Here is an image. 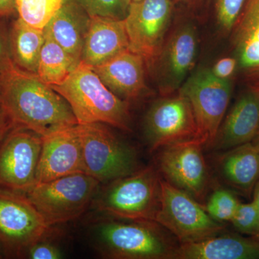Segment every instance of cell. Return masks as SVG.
Masks as SVG:
<instances>
[{
	"mask_svg": "<svg viewBox=\"0 0 259 259\" xmlns=\"http://www.w3.org/2000/svg\"><path fill=\"white\" fill-rule=\"evenodd\" d=\"M198 48V31L193 22H180L170 29L150 69L163 96L178 92L190 76L197 61Z\"/></svg>",
	"mask_w": 259,
	"mask_h": 259,
	"instance_id": "obj_11",
	"label": "cell"
},
{
	"mask_svg": "<svg viewBox=\"0 0 259 259\" xmlns=\"http://www.w3.org/2000/svg\"><path fill=\"white\" fill-rule=\"evenodd\" d=\"M259 130V86L253 85L240 95L209 147L227 151L252 142Z\"/></svg>",
	"mask_w": 259,
	"mask_h": 259,
	"instance_id": "obj_16",
	"label": "cell"
},
{
	"mask_svg": "<svg viewBox=\"0 0 259 259\" xmlns=\"http://www.w3.org/2000/svg\"><path fill=\"white\" fill-rule=\"evenodd\" d=\"M232 31L238 68L259 86V0H247Z\"/></svg>",
	"mask_w": 259,
	"mask_h": 259,
	"instance_id": "obj_19",
	"label": "cell"
},
{
	"mask_svg": "<svg viewBox=\"0 0 259 259\" xmlns=\"http://www.w3.org/2000/svg\"><path fill=\"white\" fill-rule=\"evenodd\" d=\"M101 184L85 173L36 182L26 194L48 226L77 219L92 206Z\"/></svg>",
	"mask_w": 259,
	"mask_h": 259,
	"instance_id": "obj_5",
	"label": "cell"
},
{
	"mask_svg": "<svg viewBox=\"0 0 259 259\" xmlns=\"http://www.w3.org/2000/svg\"><path fill=\"white\" fill-rule=\"evenodd\" d=\"M84 173L101 185L131 175L140 168L136 150L106 124H77Z\"/></svg>",
	"mask_w": 259,
	"mask_h": 259,
	"instance_id": "obj_6",
	"label": "cell"
},
{
	"mask_svg": "<svg viewBox=\"0 0 259 259\" xmlns=\"http://www.w3.org/2000/svg\"><path fill=\"white\" fill-rule=\"evenodd\" d=\"M199 0H174L175 3H180V4L187 5V6H192L197 4Z\"/></svg>",
	"mask_w": 259,
	"mask_h": 259,
	"instance_id": "obj_36",
	"label": "cell"
},
{
	"mask_svg": "<svg viewBox=\"0 0 259 259\" xmlns=\"http://www.w3.org/2000/svg\"><path fill=\"white\" fill-rule=\"evenodd\" d=\"M2 258V255H1V253H0V258Z\"/></svg>",
	"mask_w": 259,
	"mask_h": 259,
	"instance_id": "obj_40",
	"label": "cell"
},
{
	"mask_svg": "<svg viewBox=\"0 0 259 259\" xmlns=\"http://www.w3.org/2000/svg\"><path fill=\"white\" fill-rule=\"evenodd\" d=\"M159 172L153 166L102 185L94 208L115 219L155 221L161 199Z\"/></svg>",
	"mask_w": 259,
	"mask_h": 259,
	"instance_id": "obj_4",
	"label": "cell"
},
{
	"mask_svg": "<svg viewBox=\"0 0 259 259\" xmlns=\"http://www.w3.org/2000/svg\"><path fill=\"white\" fill-rule=\"evenodd\" d=\"M218 170L226 183L250 192L259 180V147L253 143L227 150L218 161Z\"/></svg>",
	"mask_w": 259,
	"mask_h": 259,
	"instance_id": "obj_22",
	"label": "cell"
},
{
	"mask_svg": "<svg viewBox=\"0 0 259 259\" xmlns=\"http://www.w3.org/2000/svg\"><path fill=\"white\" fill-rule=\"evenodd\" d=\"M27 256L31 259H60L63 258V253L57 245L46 241L44 238L32 245Z\"/></svg>",
	"mask_w": 259,
	"mask_h": 259,
	"instance_id": "obj_31",
	"label": "cell"
},
{
	"mask_svg": "<svg viewBox=\"0 0 259 259\" xmlns=\"http://www.w3.org/2000/svg\"><path fill=\"white\" fill-rule=\"evenodd\" d=\"M247 0H217L215 3L216 21L224 32L233 30Z\"/></svg>",
	"mask_w": 259,
	"mask_h": 259,
	"instance_id": "obj_29",
	"label": "cell"
},
{
	"mask_svg": "<svg viewBox=\"0 0 259 259\" xmlns=\"http://www.w3.org/2000/svg\"><path fill=\"white\" fill-rule=\"evenodd\" d=\"M144 135L151 151L199 140L197 120L187 97L177 92V95H166L153 102L145 115Z\"/></svg>",
	"mask_w": 259,
	"mask_h": 259,
	"instance_id": "obj_10",
	"label": "cell"
},
{
	"mask_svg": "<svg viewBox=\"0 0 259 259\" xmlns=\"http://www.w3.org/2000/svg\"><path fill=\"white\" fill-rule=\"evenodd\" d=\"M51 88L69 103L78 124L100 122L131 131L129 102L112 93L93 67L82 61L64 82Z\"/></svg>",
	"mask_w": 259,
	"mask_h": 259,
	"instance_id": "obj_2",
	"label": "cell"
},
{
	"mask_svg": "<svg viewBox=\"0 0 259 259\" xmlns=\"http://www.w3.org/2000/svg\"><path fill=\"white\" fill-rule=\"evenodd\" d=\"M16 13V0H0V18H9Z\"/></svg>",
	"mask_w": 259,
	"mask_h": 259,
	"instance_id": "obj_34",
	"label": "cell"
},
{
	"mask_svg": "<svg viewBox=\"0 0 259 259\" xmlns=\"http://www.w3.org/2000/svg\"><path fill=\"white\" fill-rule=\"evenodd\" d=\"M155 221L107 220L93 228L94 245L112 259H174L179 245Z\"/></svg>",
	"mask_w": 259,
	"mask_h": 259,
	"instance_id": "obj_3",
	"label": "cell"
},
{
	"mask_svg": "<svg viewBox=\"0 0 259 259\" xmlns=\"http://www.w3.org/2000/svg\"><path fill=\"white\" fill-rule=\"evenodd\" d=\"M199 140L169 145L158 156V172L163 180L190 194L203 199L209 182V172Z\"/></svg>",
	"mask_w": 259,
	"mask_h": 259,
	"instance_id": "obj_14",
	"label": "cell"
},
{
	"mask_svg": "<svg viewBox=\"0 0 259 259\" xmlns=\"http://www.w3.org/2000/svg\"><path fill=\"white\" fill-rule=\"evenodd\" d=\"M0 18V74L14 66L12 60L10 47V27Z\"/></svg>",
	"mask_w": 259,
	"mask_h": 259,
	"instance_id": "obj_30",
	"label": "cell"
},
{
	"mask_svg": "<svg viewBox=\"0 0 259 259\" xmlns=\"http://www.w3.org/2000/svg\"><path fill=\"white\" fill-rule=\"evenodd\" d=\"M64 0H16L18 18L35 28L44 29Z\"/></svg>",
	"mask_w": 259,
	"mask_h": 259,
	"instance_id": "obj_25",
	"label": "cell"
},
{
	"mask_svg": "<svg viewBox=\"0 0 259 259\" xmlns=\"http://www.w3.org/2000/svg\"><path fill=\"white\" fill-rule=\"evenodd\" d=\"M131 1H132V2H138V1H140V0H131Z\"/></svg>",
	"mask_w": 259,
	"mask_h": 259,
	"instance_id": "obj_39",
	"label": "cell"
},
{
	"mask_svg": "<svg viewBox=\"0 0 259 259\" xmlns=\"http://www.w3.org/2000/svg\"><path fill=\"white\" fill-rule=\"evenodd\" d=\"M74 2L81 6L90 17L125 20L128 13L131 0H64Z\"/></svg>",
	"mask_w": 259,
	"mask_h": 259,
	"instance_id": "obj_26",
	"label": "cell"
},
{
	"mask_svg": "<svg viewBox=\"0 0 259 259\" xmlns=\"http://www.w3.org/2000/svg\"><path fill=\"white\" fill-rule=\"evenodd\" d=\"M45 36L37 74L49 86H56L64 82L81 61L65 51L49 35L45 33Z\"/></svg>",
	"mask_w": 259,
	"mask_h": 259,
	"instance_id": "obj_24",
	"label": "cell"
},
{
	"mask_svg": "<svg viewBox=\"0 0 259 259\" xmlns=\"http://www.w3.org/2000/svg\"><path fill=\"white\" fill-rule=\"evenodd\" d=\"M174 0L131 2L124 20L129 49L144 58L148 69L156 60L171 29Z\"/></svg>",
	"mask_w": 259,
	"mask_h": 259,
	"instance_id": "obj_12",
	"label": "cell"
},
{
	"mask_svg": "<svg viewBox=\"0 0 259 259\" xmlns=\"http://www.w3.org/2000/svg\"><path fill=\"white\" fill-rule=\"evenodd\" d=\"M42 139L37 182H49L74 174L84 173L77 125L42 136Z\"/></svg>",
	"mask_w": 259,
	"mask_h": 259,
	"instance_id": "obj_15",
	"label": "cell"
},
{
	"mask_svg": "<svg viewBox=\"0 0 259 259\" xmlns=\"http://www.w3.org/2000/svg\"><path fill=\"white\" fill-rule=\"evenodd\" d=\"M15 125L3 107L0 105V146Z\"/></svg>",
	"mask_w": 259,
	"mask_h": 259,
	"instance_id": "obj_33",
	"label": "cell"
},
{
	"mask_svg": "<svg viewBox=\"0 0 259 259\" xmlns=\"http://www.w3.org/2000/svg\"><path fill=\"white\" fill-rule=\"evenodd\" d=\"M127 49L124 20L91 17L81 61L95 67Z\"/></svg>",
	"mask_w": 259,
	"mask_h": 259,
	"instance_id": "obj_18",
	"label": "cell"
},
{
	"mask_svg": "<svg viewBox=\"0 0 259 259\" xmlns=\"http://www.w3.org/2000/svg\"><path fill=\"white\" fill-rule=\"evenodd\" d=\"M231 79H221L209 68H200L191 74L179 93L190 101L199 130V140L210 146L215 139L230 100Z\"/></svg>",
	"mask_w": 259,
	"mask_h": 259,
	"instance_id": "obj_9",
	"label": "cell"
},
{
	"mask_svg": "<svg viewBox=\"0 0 259 259\" xmlns=\"http://www.w3.org/2000/svg\"><path fill=\"white\" fill-rule=\"evenodd\" d=\"M44 29L34 28L18 18L10 26V47L12 60L23 71L36 74L42 46Z\"/></svg>",
	"mask_w": 259,
	"mask_h": 259,
	"instance_id": "obj_23",
	"label": "cell"
},
{
	"mask_svg": "<svg viewBox=\"0 0 259 259\" xmlns=\"http://www.w3.org/2000/svg\"><path fill=\"white\" fill-rule=\"evenodd\" d=\"M238 68V61L235 57H224L220 59L213 65L211 69L212 74L221 79H231Z\"/></svg>",
	"mask_w": 259,
	"mask_h": 259,
	"instance_id": "obj_32",
	"label": "cell"
},
{
	"mask_svg": "<svg viewBox=\"0 0 259 259\" xmlns=\"http://www.w3.org/2000/svg\"><path fill=\"white\" fill-rule=\"evenodd\" d=\"M252 143H253L256 146H258L259 147V130L258 131V134H257L256 136H255V139L253 140Z\"/></svg>",
	"mask_w": 259,
	"mask_h": 259,
	"instance_id": "obj_37",
	"label": "cell"
},
{
	"mask_svg": "<svg viewBox=\"0 0 259 259\" xmlns=\"http://www.w3.org/2000/svg\"><path fill=\"white\" fill-rule=\"evenodd\" d=\"M40 135L15 127L0 146V190L25 194L37 182L41 153Z\"/></svg>",
	"mask_w": 259,
	"mask_h": 259,
	"instance_id": "obj_13",
	"label": "cell"
},
{
	"mask_svg": "<svg viewBox=\"0 0 259 259\" xmlns=\"http://www.w3.org/2000/svg\"><path fill=\"white\" fill-rule=\"evenodd\" d=\"M91 17L79 5L66 1L51 19L44 32L65 51L81 61Z\"/></svg>",
	"mask_w": 259,
	"mask_h": 259,
	"instance_id": "obj_21",
	"label": "cell"
},
{
	"mask_svg": "<svg viewBox=\"0 0 259 259\" xmlns=\"http://www.w3.org/2000/svg\"><path fill=\"white\" fill-rule=\"evenodd\" d=\"M146 65L142 56L127 49L93 69L112 93L130 102L148 92Z\"/></svg>",
	"mask_w": 259,
	"mask_h": 259,
	"instance_id": "obj_17",
	"label": "cell"
},
{
	"mask_svg": "<svg viewBox=\"0 0 259 259\" xmlns=\"http://www.w3.org/2000/svg\"><path fill=\"white\" fill-rule=\"evenodd\" d=\"M231 222L240 233L256 236L259 233V213L254 200L248 203L240 202Z\"/></svg>",
	"mask_w": 259,
	"mask_h": 259,
	"instance_id": "obj_28",
	"label": "cell"
},
{
	"mask_svg": "<svg viewBox=\"0 0 259 259\" xmlns=\"http://www.w3.org/2000/svg\"><path fill=\"white\" fill-rule=\"evenodd\" d=\"M239 203L231 191L220 189L211 194L204 209L211 218L223 223L231 221Z\"/></svg>",
	"mask_w": 259,
	"mask_h": 259,
	"instance_id": "obj_27",
	"label": "cell"
},
{
	"mask_svg": "<svg viewBox=\"0 0 259 259\" xmlns=\"http://www.w3.org/2000/svg\"><path fill=\"white\" fill-rule=\"evenodd\" d=\"M174 259H259V240L238 235H215L180 244Z\"/></svg>",
	"mask_w": 259,
	"mask_h": 259,
	"instance_id": "obj_20",
	"label": "cell"
},
{
	"mask_svg": "<svg viewBox=\"0 0 259 259\" xmlns=\"http://www.w3.org/2000/svg\"><path fill=\"white\" fill-rule=\"evenodd\" d=\"M253 200L256 204L259 213V180L256 182L254 188H253Z\"/></svg>",
	"mask_w": 259,
	"mask_h": 259,
	"instance_id": "obj_35",
	"label": "cell"
},
{
	"mask_svg": "<svg viewBox=\"0 0 259 259\" xmlns=\"http://www.w3.org/2000/svg\"><path fill=\"white\" fill-rule=\"evenodd\" d=\"M0 105L15 127L41 136L78 124L64 97L37 74L15 65L0 74Z\"/></svg>",
	"mask_w": 259,
	"mask_h": 259,
	"instance_id": "obj_1",
	"label": "cell"
},
{
	"mask_svg": "<svg viewBox=\"0 0 259 259\" xmlns=\"http://www.w3.org/2000/svg\"><path fill=\"white\" fill-rule=\"evenodd\" d=\"M155 222L172 233L180 244L202 241L222 233L218 222L190 194L161 180V199Z\"/></svg>",
	"mask_w": 259,
	"mask_h": 259,
	"instance_id": "obj_7",
	"label": "cell"
},
{
	"mask_svg": "<svg viewBox=\"0 0 259 259\" xmlns=\"http://www.w3.org/2000/svg\"><path fill=\"white\" fill-rule=\"evenodd\" d=\"M255 238H256V239L259 240V233L258 235H257L255 237Z\"/></svg>",
	"mask_w": 259,
	"mask_h": 259,
	"instance_id": "obj_38",
	"label": "cell"
},
{
	"mask_svg": "<svg viewBox=\"0 0 259 259\" xmlns=\"http://www.w3.org/2000/svg\"><path fill=\"white\" fill-rule=\"evenodd\" d=\"M51 228L26 195L0 190V249L6 256H27Z\"/></svg>",
	"mask_w": 259,
	"mask_h": 259,
	"instance_id": "obj_8",
	"label": "cell"
}]
</instances>
